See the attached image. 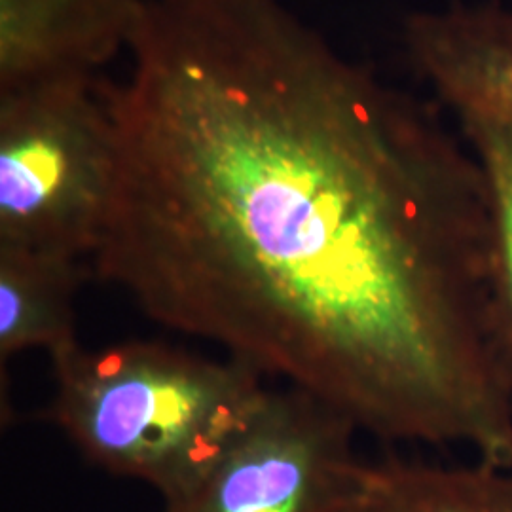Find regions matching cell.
<instances>
[{
	"label": "cell",
	"mask_w": 512,
	"mask_h": 512,
	"mask_svg": "<svg viewBox=\"0 0 512 512\" xmlns=\"http://www.w3.org/2000/svg\"><path fill=\"white\" fill-rule=\"evenodd\" d=\"M452 112L488 188L492 304L499 344L512 378V112L484 105H461Z\"/></svg>",
	"instance_id": "cell-9"
},
{
	"label": "cell",
	"mask_w": 512,
	"mask_h": 512,
	"mask_svg": "<svg viewBox=\"0 0 512 512\" xmlns=\"http://www.w3.org/2000/svg\"><path fill=\"white\" fill-rule=\"evenodd\" d=\"M351 421L289 387L270 391L255 418L167 512H348L366 461Z\"/></svg>",
	"instance_id": "cell-4"
},
{
	"label": "cell",
	"mask_w": 512,
	"mask_h": 512,
	"mask_svg": "<svg viewBox=\"0 0 512 512\" xmlns=\"http://www.w3.org/2000/svg\"><path fill=\"white\" fill-rule=\"evenodd\" d=\"M410 65L448 109L484 105L512 112V8L454 4L404 19Z\"/></svg>",
	"instance_id": "cell-6"
},
{
	"label": "cell",
	"mask_w": 512,
	"mask_h": 512,
	"mask_svg": "<svg viewBox=\"0 0 512 512\" xmlns=\"http://www.w3.org/2000/svg\"><path fill=\"white\" fill-rule=\"evenodd\" d=\"M143 0H0V93L97 78L129 44Z\"/></svg>",
	"instance_id": "cell-5"
},
{
	"label": "cell",
	"mask_w": 512,
	"mask_h": 512,
	"mask_svg": "<svg viewBox=\"0 0 512 512\" xmlns=\"http://www.w3.org/2000/svg\"><path fill=\"white\" fill-rule=\"evenodd\" d=\"M52 357L50 418L82 456L171 501L220 458L268 397L262 374L162 342H120Z\"/></svg>",
	"instance_id": "cell-2"
},
{
	"label": "cell",
	"mask_w": 512,
	"mask_h": 512,
	"mask_svg": "<svg viewBox=\"0 0 512 512\" xmlns=\"http://www.w3.org/2000/svg\"><path fill=\"white\" fill-rule=\"evenodd\" d=\"M348 512H512V467L476 459L467 465L401 458L366 463Z\"/></svg>",
	"instance_id": "cell-7"
},
{
	"label": "cell",
	"mask_w": 512,
	"mask_h": 512,
	"mask_svg": "<svg viewBox=\"0 0 512 512\" xmlns=\"http://www.w3.org/2000/svg\"><path fill=\"white\" fill-rule=\"evenodd\" d=\"M80 264L0 249V361L27 349L50 355L76 340L74 294Z\"/></svg>",
	"instance_id": "cell-8"
},
{
	"label": "cell",
	"mask_w": 512,
	"mask_h": 512,
	"mask_svg": "<svg viewBox=\"0 0 512 512\" xmlns=\"http://www.w3.org/2000/svg\"><path fill=\"white\" fill-rule=\"evenodd\" d=\"M114 173L116 128L101 78L0 93V249L92 258Z\"/></svg>",
	"instance_id": "cell-3"
},
{
	"label": "cell",
	"mask_w": 512,
	"mask_h": 512,
	"mask_svg": "<svg viewBox=\"0 0 512 512\" xmlns=\"http://www.w3.org/2000/svg\"><path fill=\"white\" fill-rule=\"evenodd\" d=\"M95 275L359 433L512 465L492 211L461 133L281 0H143Z\"/></svg>",
	"instance_id": "cell-1"
}]
</instances>
